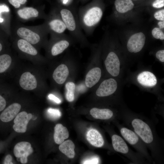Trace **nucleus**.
I'll return each mask as SVG.
<instances>
[{"label": "nucleus", "instance_id": "obj_34", "mask_svg": "<svg viewBox=\"0 0 164 164\" xmlns=\"http://www.w3.org/2000/svg\"><path fill=\"white\" fill-rule=\"evenodd\" d=\"M6 106V101L5 98L0 95V112L2 111Z\"/></svg>", "mask_w": 164, "mask_h": 164}, {"label": "nucleus", "instance_id": "obj_32", "mask_svg": "<svg viewBox=\"0 0 164 164\" xmlns=\"http://www.w3.org/2000/svg\"><path fill=\"white\" fill-rule=\"evenodd\" d=\"M155 18L159 21H164V9L156 12L154 15Z\"/></svg>", "mask_w": 164, "mask_h": 164}, {"label": "nucleus", "instance_id": "obj_9", "mask_svg": "<svg viewBox=\"0 0 164 164\" xmlns=\"http://www.w3.org/2000/svg\"><path fill=\"white\" fill-rule=\"evenodd\" d=\"M47 20V28L53 34V35L63 34L67 29L59 12L51 13Z\"/></svg>", "mask_w": 164, "mask_h": 164}, {"label": "nucleus", "instance_id": "obj_18", "mask_svg": "<svg viewBox=\"0 0 164 164\" xmlns=\"http://www.w3.org/2000/svg\"><path fill=\"white\" fill-rule=\"evenodd\" d=\"M69 133L67 128L61 124H57L54 127V140L57 144H60L67 138Z\"/></svg>", "mask_w": 164, "mask_h": 164}, {"label": "nucleus", "instance_id": "obj_39", "mask_svg": "<svg viewBox=\"0 0 164 164\" xmlns=\"http://www.w3.org/2000/svg\"><path fill=\"white\" fill-rule=\"evenodd\" d=\"M63 3L64 4H66L68 2L69 0H63Z\"/></svg>", "mask_w": 164, "mask_h": 164}, {"label": "nucleus", "instance_id": "obj_38", "mask_svg": "<svg viewBox=\"0 0 164 164\" xmlns=\"http://www.w3.org/2000/svg\"><path fill=\"white\" fill-rule=\"evenodd\" d=\"M158 25L159 27V28L160 29H164V21H159L158 22Z\"/></svg>", "mask_w": 164, "mask_h": 164}, {"label": "nucleus", "instance_id": "obj_30", "mask_svg": "<svg viewBox=\"0 0 164 164\" xmlns=\"http://www.w3.org/2000/svg\"><path fill=\"white\" fill-rule=\"evenodd\" d=\"M9 3L16 8H19L21 4H24L27 0H8Z\"/></svg>", "mask_w": 164, "mask_h": 164}, {"label": "nucleus", "instance_id": "obj_22", "mask_svg": "<svg viewBox=\"0 0 164 164\" xmlns=\"http://www.w3.org/2000/svg\"><path fill=\"white\" fill-rule=\"evenodd\" d=\"M75 146L71 140L64 141L60 144L59 149L60 151L70 158H73L75 155L74 151Z\"/></svg>", "mask_w": 164, "mask_h": 164}, {"label": "nucleus", "instance_id": "obj_6", "mask_svg": "<svg viewBox=\"0 0 164 164\" xmlns=\"http://www.w3.org/2000/svg\"><path fill=\"white\" fill-rule=\"evenodd\" d=\"M131 124L135 132L145 143L150 144L153 142L152 131L146 123L142 119L135 118L132 121Z\"/></svg>", "mask_w": 164, "mask_h": 164}, {"label": "nucleus", "instance_id": "obj_26", "mask_svg": "<svg viewBox=\"0 0 164 164\" xmlns=\"http://www.w3.org/2000/svg\"><path fill=\"white\" fill-rule=\"evenodd\" d=\"M12 62V58L8 54L0 56V73L5 72L10 67Z\"/></svg>", "mask_w": 164, "mask_h": 164}, {"label": "nucleus", "instance_id": "obj_4", "mask_svg": "<svg viewBox=\"0 0 164 164\" xmlns=\"http://www.w3.org/2000/svg\"><path fill=\"white\" fill-rule=\"evenodd\" d=\"M58 12L70 36L74 40L81 43H86L87 38L82 31L78 14L74 10L66 8H61Z\"/></svg>", "mask_w": 164, "mask_h": 164}, {"label": "nucleus", "instance_id": "obj_36", "mask_svg": "<svg viewBox=\"0 0 164 164\" xmlns=\"http://www.w3.org/2000/svg\"><path fill=\"white\" fill-rule=\"evenodd\" d=\"M48 98L58 104H60L61 103V100L58 97L53 94H50L48 96Z\"/></svg>", "mask_w": 164, "mask_h": 164}, {"label": "nucleus", "instance_id": "obj_28", "mask_svg": "<svg viewBox=\"0 0 164 164\" xmlns=\"http://www.w3.org/2000/svg\"><path fill=\"white\" fill-rule=\"evenodd\" d=\"M152 34L153 37L156 39H164V33L158 27L154 28L152 31Z\"/></svg>", "mask_w": 164, "mask_h": 164}, {"label": "nucleus", "instance_id": "obj_20", "mask_svg": "<svg viewBox=\"0 0 164 164\" xmlns=\"http://www.w3.org/2000/svg\"><path fill=\"white\" fill-rule=\"evenodd\" d=\"M90 114L95 118L101 120H107L112 118L114 112L109 108H94L90 111Z\"/></svg>", "mask_w": 164, "mask_h": 164}, {"label": "nucleus", "instance_id": "obj_12", "mask_svg": "<svg viewBox=\"0 0 164 164\" xmlns=\"http://www.w3.org/2000/svg\"><path fill=\"white\" fill-rule=\"evenodd\" d=\"M21 105L18 103H13L4 109L0 115V119L2 122H7L12 120L18 114Z\"/></svg>", "mask_w": 164, "mask_h": 164}, {"label": "nucleus", "instance_id": "obj_3", "mask_svg": "<svg viewBox=\"0 0 164 164\" xmlns=\"http://www.w3.org/2000/svg\"><path fill=\"white\" fill-rule=\"evenodd\" d=\"M103 14L102 8L97 5H90L80 9L78 15L81 29L87 34H91L101 20Z\"/></svg>", "mask_w": 164, "mask_h": 164}, {"label": "nucleus", "instance_id": "obj_41", "mask_svg": "<svg viewBox=\"0 0 164 164\" xmlns=\"http://www.w3.org/2000/svg\"></svg>", "mask_w": 164, "mask_h": 164}, {"label": "nucleus", "instance_id": "obj_11", "mask_svg": "<svg viewBox=\"0 0 164 164\" xmlns=\"http://www.w3.org/2000/svg\"><path fill=\"white\" fill-rule=\"evenodd\" d=\"M32 116L31 113L28 114L25 111L18 113L14 120V124L13 126V129L18 133L26 132L27 125Z\"/></svg>", "mask_w": 164, "mask_h": 164}, {"label": "nucleus", "instance_id": "obj_13", "mask_svg": "<svg viewBox=\"0 0 164 164\" xmlns=\"http://www.w3.org/2000/svg\"><path fill=\"white\" fill-rule=\"evenodd\" d=\"M17 33L19 37L32 44L38 43L40 40V37L39 34L26 28H19Z\"/></svg>", "mask_w": 164, "mask_h": 164}, {"label": "nucleus", "instance_id": "obj_27", "mask_svg": "<svg viewBox=\"0 0 164 164\" xmlns=\"http://www.w3.org/2000/svg\"><path fill=\"white\" fill-rule=\"evenodd\" d=\"M66 89V97L69 102L73 101L74 99L75 85L73 82H68L65 85Z\"/></svg>", "mask_w": 164, "mask_h": 164}, {"label": "nucleus", "instance_id": "obj_37", "mask_svg": "<svg viewBox=\"0 0 164 164\" xmlns=\"http://www.w3.org/2000/svg\"><path fill=\"white\" fill-rule=\"evenodd\" d=\"M12 157L10 155H7L5 157L3 162V164H13L12 162Z\"/></svg>", "mask_w": 164, "mask_h": 164}, {"label": "nucleus", "instance_id": "obj_21", "mask_svg": "<svg viewBox=\"0 0 164 164\" xmlns=\"http://www.w3.org/2000/svg\"><path fill=\"white\" fill-rule=\"evenodd\" d=\"M114 4L116 10L121 14L125 13L131 10L134 6L132 0H115Z\"/></svg>", "mask_w": 164, "mask_h": 164}, {"label": "nucleus", "instance_id": "obj_17", "mask_svg": "<svg viewBox=\"0 0 164 164\" xmlns=\"http://www.w3.org/2000/svg\"><path fill=\"white\" fill-rule=\"evenodd\" d=\"M69 73V71L67 66L64 64H61L55 70L53 77L57 84H61L65 81Z\"/></svg>", "mask_w": 164, "mask_h": 164}, {"label": "nucleus", "instance_id": "obj_7", "mask_svg": "<svg viewBox=\"0 0 164 164\" xmlns=\"http://www.w3.org/2000/svg\"><path fill=\"white\" fill-rule=\"evenodd\" d=\"M146 37L142 32L135 33L131 36L127 41L126 50L128 53L135 55L143 50L145 43Z\"/></svg>", "mask_w": 164, "mask_h": 164}, {"label": "nucleus", "instance_id": "obj_16", "mask_svg": "<svg viewBox=\"0 0 164 164\" xmlns=\"http://www.w3.org/2000/svg\"><path fill=\"white\" fill-rule=\"evenodd\" d=\"M86 138L88 142L92 145L101 147L104 144V141L101 133L97 130L91 129L87 133Z\"/></svg>", "mask_w": 164, "mask_h": 164}, {"label": "nucleus", "instance_id": "obj_29", "mask_svg": "<svg viewBox=\"0 0 164 164\" xmlns=\"http://www.w3.org/2000/svg\"><path fill=\"white\" fill-rule=\"evenodd\" d=\"M49 116L51 118L56 119L60 118L61 115L60 111L57 109L50 108L47 110Z\"/></svg>", "mask_w": 164, "mask_h": 164}, {"label": "nucleus", "instance_id": "obj_23", "mask_svg": "<svg viewBox=\"0 0 164 164\" xmlns=\"http://www.w3.org/2000/svg\"><path fill=\"white\" fill-rule=\"evenodd\" d=\"M120 132L122 136L130 144L134 145L138 142V135L132 130L123 127L121 129Z\"/></svg>", "mask_w": 164, "mask_h": 164}, {"label": "nucleus", "instance_id": "obj_33", "mask_svg": "<svg viewBox=\"0 0 164 164\" xmlns=\"http://www.w3.org/2000/svg\"><path fill=\"white\" fill-rule=\"evenodd\" d=\"M152 6L156 8H160L164 6V0H155L152 3Z\"/></svg>", "mask_w": 164, "mask_h": 164}, {"label": "nucleus", "instance_id": "obj_24", "mask_svg": "<svg viewBox=\"0 0 164 164\" xmlns=\"http://www.w3.org/2000/svg\"><path fill=\"white\" fill-rule=\"evenodd\" d=\"M17 45L19 48L23 52L33 56L37 54L36 49L31 43L24 39L18 40Z\"/></svg>", "mask_w": 164, "mask_h": 164}, {"label": "nucleus", "instance_id": "obj_2", "mask_svg": "<svg viewBox=\"0 0 164 164\" xmlns=\"http://www.w3.org/2000/svg\"><path fill=\"white\" fill-rule=\"evenodd\" d=\"M126 80L148 92L158 94L162 90L161 82L149 68L139 67L135 72L128 73Z\"/></svg>", "mask_w": 164, "mask_h": 164}, {"label": "nucleus", "instance_id": "obj_19", "mask_svg": "<svg viewBox=\"0 0 164 164\" xmlns=\"http://www.w3.org/2000/svg\"><path fill=\"white\" fill-rule=\"evenodd\" d=\"M112 146L116 151L124 154L129 152V148L124 139L120 136L113 135L111 137Z\"/></svg>", "mask_w": 164, "mask_h": 164}, {"label": "nucleus", "instance_id": "obj_5", "mask_svg": "<svg viewBox=\"0 0 164 164\" xmlns=\"http://www.w3.org/2000/svg\"><path fill=\"white\" fill-rule=\"evenodd\" d=\"M125 82L124 80L112 77L105 79L97 88L96 94L100 97L114 96L119 98Z\"/></svg>", "mask_w": 164, "mask_h": 164}, {"label": "nucleus", "instance_id": "obj_15", "mask_svg": "<svg viewBox=\"0 0 164 164\" xmlns=\"http://www.w3.org/2000/svg\"><path fill=\"white\" fill-rule=\"evenodd\" d=\"M102 75V71L98 67L93 68L87 74L85 83L87 87L91 88L100 80Z\"/></svg>", "mask_w": 164, "mask_h": 164}, {"label": "nucleus", "instance_id": "obj_35", "mask_svg": "<svg viewBox=\"0 0 164 164\" xmlns=\"http://www.w3.org/2000/svg\"><path fill=\"white\" fill-rule=\"evenodd\" d=\"M98 162V160L96 157L92 158L84 161L83 164H97Z\"/></svg>", "mask_w": 164, "mask_h": 164}, {"label": "nucleus", "instance_id": "obj_1", "mask_svg": "<svg viewBox=\"0 0 164 164\" xmlns=\"http://www.w3.org/2000/svg\"><path fill=\"white\" fill-rule=\"evenodd\" d=\"M107 42L108 48L104 61L106 70L111 77L125 80L124 76L129 67L126 59L121 56L117 47Z\"/></svg>", "mask_w": 164, "mask_h": 164}, {"label": "nucleus", "instance_id": "obj_25", "mask_svg": "<svg viewBox=\"0 0 164 164\" xmlns=\"http://www.w3.org/2000/svg\"><path fill=\"white\" fill-rule=\"evenodd\" d=\"M19 16L24 19L32 17H36L39 15V12L35 9L31 7H25L17 11Z\"/></svg>", "mask_w": 164, "mask_h": 164}, {"label": "nucleus", "instance_id": "obj_8", "mask_svg": "<svg viewBox=\"0 0 164 164\" xmlns=\"http://www.w3.org/2000/svg\"><path fill=\"white\" fill-rule=\"evenodd\" d=\"M53 43L51 49V53L53 56H57L67 49L74 39L70 36L65 33L58 35H53Z\"/></svg>", "mask_w": 164, "mask_h": 164}, {"label": "nucleus", "instance_id": "obj_10", "mask_svg": "<svg viewBox=\"0 0 164 164\" xmlns=\"http://www.w3.org/2000/svg\"><path fill=\"white\" fill-rule=\"evenodd\" d=\"M33 152L31 144L27 142H21L17 143L14 146L13 153L15 157L20 158L22 164L27 162L28 157Z\"/></svg>", "mask_w": 164, "mask_h": 164}, {"label": "nucleus", "instance_id": "obj_31", "mask_svg": "<svg viewBox=\"0 0 164 164\" xmlns=\"http://www.w3.org/2000/svg\"><path fill=\"white\" fill-rule=\"evenodd\" d=\"M156 58L162 64L164 63V50H160L157 51L155 54Z\"/></svg>", "mask_w": 164, "mask_h": 164}, {"label": "nucleus", "instance_id": "obj_14", "mask_svg": "<svg viewBox=\"0 0 164 164\" xmlns=\"http://www.w3.org/2000/svg\"><path fill=\"white\" fill-rule=\"evenodd\" d=\"M20 86L26 90H32L37 86V81L35 77L29 72L23 73L21 76L19 81Z\"/></svg>", "mask_w": 164, "mask_h": 164}, {"label": "nucleus", "instance_id": "obj_40", "mask_svg": "<svg viewBox=\"0 0 164 164\" xmlns=\"http://www.w3.org/2000/svg\"><path fill=\"white\" fill-rule=\"evenodd\" d=\"M2 49V46L1 44L0 43V52L1 51Z\"/></svg>", "mask_w": 164, "mask_h": 164}]
</instances>
